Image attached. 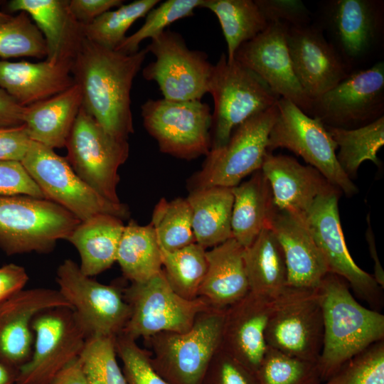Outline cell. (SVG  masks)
Listing matches in <instances>:
<instances>
[{
    "mask_svg": "<svg viewBox=\"0 0 384 384\" xmlns=\"http://www.w3.org/2000/svg\"><path fill=\"white\" fill-rule=\"evenodd\" d=\"M161 252L162 270L173 290L186 299L198 297L207 271L206 250L194 242L176 250Z\"/></svg>",
    "mask_w": 384,
    "mask_h": 384,
    "instance_id": "cell-36",
    "label": "cell"
},
{
    "mask_svg": "<svg viewBox=\"0 0 384 384\" xmlns=\"http://www.w3.org/2000/svg\"><path fill=\"white\" fill-rule=\"evenodd\" d=\"M208 92L214 102L210 149L225 145L238 125L280 98L252 71L235 59L228 61L224 53L213 65Z\"/></svg>",
    "mask_w": 384,
    "mask_h": 384,
    "instance_id": "cell-5",
    "label": "cell"
},
{
    "mask_svg": "<svg viewBox=\"0 0 384 384\" xmlns=\"http://www.w3.org/2000/svg\"><path fill=\"white\" fill-rule=\"evenodd\" d=\"M200 8L208 9L218 18L227 44L230 62L238 48L254 38L269 25L255 0H203Z\"/></svg>",
    "mask_w": 384,
    "mask_h": 384,
    "instance_id": "cell-34",
    "label": "cell"
},
{
    "mask_svg": "<svg viewBox=\"0 0 384 384\" xmlns=\"http://www.w3.org/2000/svg\"><path fill=\"white\" fill-rule=\"evenodd\" d=\"M21 164L40 188L46 199L62 206L80 221L99 214L127 218L129 208L112 202L85 183L65 158L54 150L32 141Z\"/></svg>",
    "mask_w": 384,
    "mask_h": 384,
    "instance_id": "cell-8",
    "label": "cell"
},
{
    "mask_svg": "<svg viewBox=\"0 0 384 384\" xmlns=\"http://www.w3.org/2000/svg\"><path fill=\"white\" fill-rule=\"evenodd\" d=\"M160 2L159 0H136L108 11L84 26L87 39L111 50H116L126 38V32L139 18Z\"/></svg>",
    "mask_w": 384,
    "mask_h": 384,
    "instance_id": "cell-38",
    "label": "cell"
},
{
    "mask_svg": "<svg viewBox=\"0 0 384 384\" xmlns=\"http://www.w3.org/2000/svg\"><path fill=\"white\" fill-rule=\"evenodd\" d=\"M117 356L127 384H169L153 368L149 350L122 334L115 337Z\"/></svg>",
    "mask_w": 384,
    "mask_h": 384,
    "instance_id": "cell-44",
    "label": "cell"
},
{
    "mask_svg": "<svg viewBox=\"0 0 384 384\" xmlns=\"http://www.w3.org/2000/svg\"><path fill=\"white\" fill-rule=\"evenodd\" d=\"M28 275L22 266L7 264L0 267V302L24 289Z\"/></svg>",
    "mask_w": 384,
    "mask_h": 384,
    "instance_id": "cell-50",
    "label": "cell"
},
{
    "mask_svg": "<svg viewBox=\"0 0 384 384\" xmlns=\"http://www.w3.org/2000/svg\"><path fill=\"white\" fill-rule=\"evenodd\" d=\"M111 50L85 38L73 60L82 107L111 135L128 139L134 132L130 92L146 55Z\"/></svg>",
    "mask_w": 384,
    "mask_h": 384,
    "instance_id": "cell-1",
    "label": "cell"
},
{
    "mask_svg": "<svg viewBox=\"0 0 384 384\" xmlns=\"http://www.w3.org/2000/svg\"><path fill=\"white\" fill-rule=\"evenodd\" d=\"M314 22L351 71L375 58L383 48V1H324L320 2Z\"/></svg>",
    "mask_w": 384,
    "mask_h": 384,
    "instance_id": "cell-6",
    "label": "cell"
},
{
    "mask_svg": "<svg viewBox=\"0 0 384 384\" xmlns=\"http://www.w3.org/2000/svg\"><path fill=\"white\" fill-rule=\"evenodd\" d=\"M268 227L275 235L284 256L287 286L316 288L329 269L305 216L274 208Z\"/></svg>",
    "mask_w": 384,
    "mask_h": 384,
    "instance_id": "cell-23",
    "label": "cell"
},
{
    "mask_svg": "<svg viewBox=\"0 0 384 384\" xmlns=\"http://www.w3.org/2000/svg\"><path fill=\"white\" fill-rule=\"evenodd\" d=\"M201 384H260L256 373L221 347L211 360Z\"/></svg>",
    "mask_w": 384,
    "mask_h": 384,
    "instance_id": "cell-45",
    "label": "cell"
},
{
    "mask_svg": "<svg viewBox=\"0 0 384 384\" xmlns=\"http://www.w3.org/2000/svg\"><path fill=\"white\" fill-rule=\"evenodd\" d=\"M14 384H16V383H14Z\"/></svg>",
    "mask_w": 384,
    "mask_h": 384,
    "instance_id": "cell-56",
    "label": "cell"
},
{
    "mask_svg": "<svg viewBox=\"0 0 384 384\" xmlns=\"http://www.w3.org/2000/svg\"><path fill=\"white\" fill-rule=\"evenodd\" d=\"M287 40L294 74L311 102L352 72L314 21L288 27Z\"/></svg>",
    "mask_w": 384,
    "mask_h": 384,
    "instance_id": "cell-20",
    "label": "cell"
},
{
    "mask_svg": "<svg viewBox=\"0 0 384 384\" xmlns=\"http://www.w3.org/2000/svg\"><path fill=\"white\" fill-rule=\"evenodd\" d=\"M287 29V26L279 22L269 23L262 32L238 48L234 59L255 73L280 98L291 101L309 116L311 101L294 74Z\"/></svg>",
    "mask_w": 384,
    "mask_h": 384,
    "instance_id": "cell-19",
    "label": "cell"
},
{
    "mask_svg": "<svg viewBox=\"0 0 384 384\" xmlns=\"http://www.w3.org/2000/svg\"><path fill=\"white\" fill-rule=\"evenodd\" d=\"M58 290L69 303L88 337L120 334L130 315L123 289L84 274L78 265L65 260L56 272Z\"/></svg>",
    "mask_w": 384,
    "mask_h": 384,
    "instance_id": "cell-15",
    "label": "cell"
},
{
    "mask_svg": "<svg viewBox=\"0 0 384 384\" xmlns=\"http://www.w3.org/2000/svg\"><path fill=\"white\" fill-rule=\"evenodd\" d=\"M384 62L353 70L311 102L310 117L324 124L356 129L383 117Z\"/></svg>",
    "mask_w": 384,
    "mask_h": 384,
    "instance_id": "cell-18",
    "label": "cell"
},
{
    "mask_svg": "<svg viewBox=\"0 0 384 384\" xmlns=\"http://www.w3.org/2000/svg\"><path fill=\"white\" fill-rule=\"evenodd\" d=\"M78 358L60 370L50 384H88Z\"/></svg>",
    "mask_w": 384,
    "mask_h": 384,
    "instance_id": "cell-52",
    "label": "cell"
},
{
    "mask_svg": "<svg viewBox=\"0 0 384 384\" xmlns=\"http://www.w3.org/2000/svg\"><path fill=\"white\" fill-rule=\"evenodd\" d=\"M321 384H384V340L351 358Z\"/></svg>",
    "mask_w": 384,
    "mask_h": 384,
    "instance_id": "cell-43",
    "label": "cell"
},
{
    "mask_svg": "<svg viewBox=\"0 0 384 384\" xmlns=\"http://www.w3.org/2000/svg\"><path fill=\"white\" fill-rule=\"evenodd\" d=\"M124 228L122 219L99 214L81 221L74 229L66 240L78 250L84 274L92 277L112 267Z\"/></svg>",
    "mask_w": 384,
    "mask_h": 384,
    "instance_id": "cell-29",
    "label": "cell"
},
{
    "mask_svg": "<svg viewBox=\"0 0 384 384\" xmlns=\"http://www.w3.org/2000/svg\"><path fill=\"white\" fill-rule=\"evenodd\" d=\"M260 170L270 184L274 207L301 216L332 186L316 169L287 155L267 152Z\"/></svg>",
    "mask_w": 384,
    "mask_h": 384,
    "instance_id": "cell-24",
    "label": "cell"
},
{
    "mask_svg": "<svg viewBox=\"0 0 384 384\" xmlns=\"http://www.w3.org/2000/svg\"><path fill=\"white\" fill-rule=\"evenodd\" d=\"M116 262L130 282L146 281L162 270L161 248L151 223L139 225L132 220L124 225Z\"/></svg>",
    "mask_w": 384,
    "mask_h": 384,
    "instance_id": "cell-33",
    "label": "cell"
},
{
    "mask_svg": "<svg viewBox=\"0 0 384 384\" xmlns=\"http://www.w3.org/2000/svg\"><path fill=\"white\" fill-rule=\"evenodd\" d=\"M203 0H168L154 7L146 15L144 24L135 33L126 37L115 50L124 53L139 50L140 43L154 38L164 32L172 23L193 15Z\"/></svg>",
    "mask_w": 384,
    "mask_h": 384,
    "instance_id": "cell-42",
    "label": "cell"
},
{
    "mask_svg": "<svg viewBox=\"0 0 384 384\" xmlns=\"http://www.w3.org/2000/svg\"><path fill=\"white\" fill-rule=\"evenodd\" d=\"M196 242L206 250L232 238V188H194L186 198Z\"/></svg>",
    "mask_w": 384,
    "mask_h": 384,
    "instance_id": "cell-31",
    "label": "cell"
},
{
    "mask_svg": "<svg viewBox=\"0 0 384 384\" xmlns=\"http://www.w3.org/2000/svg\"><path fill=\"white\" fill-rule=\"evenodd\" d=\"M273 299L250 292L225 311L220 347L256 373L267 350Z\"/></svg>",
    "mask_w": 384,
    "mask_h": 384,
    "instance_id": "cell-22",
    "label": "cell"
},
{
    "mask_svg": "<svg viewBox=\"0 0 384 384\" xmlns=\"http://www.w3.org/2000/svg\"><path fill=\"white\" fill-rule=\"evenodd\" d=\"M65 146L75 173L102 197L120 203L118 169L129 156L127 139L109 134L82 106Z\"/></svg>",
    "mask_w": 384,
    "mask_h": 384,
    "instance_id": "cell-10",
    "label": "cell"
},
{
    "mask_svg": "<svg viewBox=\"0 0 384 384\" xmlns=\"http://www.w3.org/2000/svg\"><path fill=\"white\" fill-rule=\"evenodd\" d=\"M277 104L250 117L233 131L225 145L210 150L194 177L193 189L233 188L261 169L269 135L278 115Z\"/></svg>",
    "mask_w": 384,
    "mask_h": 384,
    "instance_id": "cell-12",
    "label": "cell"
},
{
    "mask_svg": "<svg viewBox=\"0 0 384 384\" xmlns=\"http://www.w3.org/2000/svg\"><path fill=\"white\" fill-rule=\"evenodd\" d=\"M325 127L339 148L337 161L351 179L364 161L380 166L377 153L384 145V116L356 129Z\"/></svg>",
    "mask_w": 384,
    "mask_h": 384,
    "instance_id": "cell-35",
    "label": "cell"
},
{
    "mask_svg": "<svg viewBox=\"0 0 384 384\" xmlns=\"http://www.w3.org/2000/svg\"><path fill=\"white\" fill-rule=\"evenodd\" d=\"M146 48L155 60L144 68L142 75L157 83L164 99L201 100L208 92L213 65L206 53L189 49L178 33L166 29Z\"/></svg>",
    "mask_w": 384,
    "mask_h": 384,
    "instance_id": "cell-17",
    "label": "cell"
},
{
    "mask_svg": "<svg viewBox=\"0 0 384 384\" xmlns=\"http://www.w3.org/2000/svg\"><path fill=\"white\" fill-rule=\"evenodd\" d=\"M130 308L122 334L134 340L146 339L162 332L183 333L208 304L201 297L189 300L176 293L163 270L149 279L131 282L123 289Z\"/></svg>",
    "mask_w": 384,
    "mask_h": 384,
    "instance_id": "cell-7",
    "label": "cell"
},
{
    "mask_svg": "<svg viewBox=\"0 0 384 384\" xmlns=\"http://www.w3.org/2000/svg\"><path fill=\"white\" fill-rule=\"evenodd\" d=\"M74 18L82 25L92 23L104 13L123 4L122 0H69Z\"/></svg>",
    "mask_w": 384,
    "mask_h": 384,
    "instance_id": "cell-49",
    "label": "cell"
},
{
    "mask_svg": "<svg viewBox=\"0 0 384 384\" xmlns=\"http://www.w3.org/2000/svg\"><path fill=\"white\" fill-rule=\"evenodd\" d=\"M243 262L250 292L274 299L284 289L287 271L282 247L269 228L243 248Z\"/></svg>",
    "mask_w": 384,
    "mask_h": 384,
    "instance_id": "cell-32",
    "label": "cell"
},
{
    "mask_svg": "<svg viewBox=\"0 0 384 384\" xmlns=\"http://www.w3.org/2000/svg\"><path fill=\"white\" fill-rule=\"evenodd\" d=\"M0 195L45 198L21 162L11 161H0Z\"/></svg>",
    "mask_w": 384,
    "mask_h": 384,
    "instance_id": "cell-47",
    "label": "cell"
},
{
    "mask_svg": "<svg viewBox=\"0 0 384 384\" xmlns=\"http://www.w3.org/2000/svg\"><path fill=\"white\" fill-rule=\"evenodd\" d=\"M323 336L322 309L316 288L287 286L272 301L265 330L267 346L317 363Z\"/></svg>",
    "mask_w": 384,
    "mask_h": 384,
    "instance_id": "cell-11",
    "label": "cell"
},
{
    "mask_svg": "<svg viewBox=\"0 0 384 384\" xmlns=\"http://www.w3.org/2000/svg\"><path fill=\"white\" fill-rule=\"evenodd\" d=\"M269 23H282L288 27L307 25L312 15L299 0H255Z\"/></svg>",
    "mask_w": 384,
    "mask_h": 384,
    "instance_id": "cell-46",
    "label": "cell"
},
{
    "mask_svg": "<svg viewBox=\"0 0 384 384\" xmlns=\"http://www.w3.org/2000/svg\"><path fill=\"white\" fill-rule=\"evenodd\" d=\"M73 60L51 63L0 60V87L22 107L58 95L75 84Z\"/></svg>",
    "mask_w": 384,
    "mask_h": 384,
    "instance_id": "cell-26",
    "label": "cell"
},
{
    "mask_svg": "<svg viewBox=\"0 0 384 384\" xmlns=\"http://www.w3.org/2000/svg\"><path fill=\"white\" fill-rule=\"evenodd\" d=\"M82 106L80 86L25 107L23 124L32 141L53 149L65 146L75 119Z\"/></svg>",
    "mask_w": 384,
    "mask_h": 384,
    "instance_id": "cell-28",
    "label": "cell"
},
{
    "mask_svg": "<svg viewBox=\"0 0 384 384\" xmlns=\"http://www.w3.org/2000/svg\"><path fill=\"white\" fill-rule=\"evenodd\" d=\"M151 224L162 250L174 251L196 242L186 198H161L154 207Z\"/></svg>",
    "mask_w": 384,
    "mask_h": 384,
    "instance_id": "cell-37",
    "label": "cell"
},
{
    "mask_svg": "<svg viewBox=\"0 0 384 384\" xmlns=\"http://www.w3.org/2000/svg\"><path fill=\"white\" fill-rule=\"evenodd\" d=\"M12 17H13V16L10 15V14H5L4 12L0 11V24H2L4 23H5V22H7Z\"/></svg>",
    "mask_w": 384,
    "mask_h": 384,
    "instance_id": "cell-55",
    "label": "cell"
},
{
    "mask_svg": "<svg viewBox=\"0 0 384 384\" xmlns=\"http://www.w3.org/2000/svg\"><path fill=\"white\" fill-rule=\"evenodd\" d=\"M80 222L48 199L0 195V248L8 255L48 253Z\"/></svg>",
    "mask_w": 384,
    "mask_h": 384,
    "instance_id": "cell-4",
    "label": "cell"
},
{
    "mask_svg": "<svg viewBox=\"0 0 384 384\" xmlns=\"http://www.w3.org/2000/svg\"><path fill=\"white\" fill-rule=\"evenodd\" d=\"M25 107L18 104L0 87V127H16L23 124Z\"/></svg>",
    "mask_w": 384,
    "mask_h": 384,
    "instance_id": "cell-51",
    "label": "cell"
},
{
    "mask_svg": "<svg viewBox=\"0 0 384 384\" xmlns=\"http://www.w3.org/2000/svg\"><path fill=\"white\" fill-rule=\"evenodd\" d=\"M225 309L208 307L186 332H162L144 339L153 368L169 384H201L220 348Z\"/></svg>",
    "mask_w": 384,
    "mask_h": 384,
    "instance_id": "cell-3",
    "label": "cell"
},
{
    "mask_svg": "<svg viewBox=\"0 0 384 384\" xmlns=\"http://www.w3.org/2000/svg\"><path fill=\"white\" fill-rule=\"evenodd\" d=\"M366 240L369 247L370 254L374 261V275L373 277L378 284L382 288H384V271L382 268L379 259L378 257L375 239L372 233L370 226H368L366 234Z\"/></svg>",
    "mask_w": 384,
    "mask_h": 384,
    "instance_id": "cell-53",
    "label": "cell"
},
{
    "mask_svg": "<svg viewBox=\"0 0 384 384\" xmlns=\"http://www.w3.org/2000/svg\"><path fill=\"white\" fill-rule=\"evenodd\" d=\"M31 356L18 369L16 384H50L57 374L78 358L88 335L72 307L46 309L32 323Z\"/></svg>",
    "mask_w": 384,
    "mask_h": 384,
    "instance_id": "cell-14",
    "label": "cell"
},
{
    "mask_svg": "<svg viewBox=\"0 0 384 384\" xmlns=\"http://www.w3.org/2000/svg\"><path fill=\"white\" fill-rule=\"evenodd\" d=\"M18 370L0 360V384L16 383Z\"/></svg>",
    "mask_w": 384,
    "mask_h": 384,
    "instance_id": "cell-54",
    "label": "cell"
},
{
    "mask_svg": "<svg viewBox=\"0 0 384 384\" xmlns=\"http://www.w3.org/2000/svg\"><path fill=\"white\" fill-rule=\"evenodd\" d=\"M115 338L92 336L79 356L88 384H127L117 360Z\"/></svg>",
    "mask_w": 384,
    "mask_h": 384,
    "instance_id": "cell-39",
    "label": "cell"
},
{
    "mask_svg": "<svg viewBox=\"0 0 384 384\" xmlns=\"http://www.w3.org/2000/svg\"><path fill=\"white\" fill-rule=\"evenodd\" d=\"M338 191L331 186L319 194L305 215L306 223L326 260L329 272L345 279L370 309L380 311L383 306V289L372 274L355 263L349 253L340 222Z\"/></svg>",
    "mask_w": 384,
    "mask_h": 384,
    "instance_id": "cell-16",
    "label": "cell"
},
{
    "mask_svg": "<svg viewBox=\"0 0 384 384\" xmlns=\"http://www.w3.org/2000/svg\"><path fill=\"white\" fill-rule=\"evenodd\" d=\"M349 287L345 279L329 272L316 288L324 323L317 361L322 382L351 358L384 340V315L361 305Z\"/></svg>",
    "mask_w": 384,
    "mask_h": 384,
    "instance_id": "cell-2",
    "label": "cell"
},
{
    "mask_svg": "<svg viewBox=\"0 0 384 384\" xmlns=\"http://www.w3.org/2000/svg\"><path fill=\"white\" fill-rule=\"evenodd\" d=\"M277 105L278 115L269 135L267 152L277 148L289 149L346 195L357 193L355 184L337 161L338 146L325 125L288 100L279 98Z\"/></svg>",
    "mask_w": 384,
    "mask_h": 384,
    "instance_id": "cell-9",
    "label": "cell"
},
{
    "mask_svg": "<svg viewBox=\"0 0 384 384\" xmlns=\"http://www.w3.org/2000/svg\"><path fill=\"white\" fill-rule=\"evenodd\" d=\"M260 384H321L317 363L267 348L256 372Z\"/></svg>",
    "mask_w": 384,
    "mask_h": 384,
    "instance_id": "cell-41",
    "label": "cell"
},
{
    "mask_svg": "<svg viewBox=\"0 0 384 384\" xmlns=\"http://www.w3.org/2000/svg\"><path fill=\"white\" fill-rule=\"evenodd\" d=\"M69 0H12L8 9L24 11L42 33L47 46L46 60H73L83 39L84 26L72 14Z\"/></svg>",
    "mask_w": 384,
    "mask_h": 384,
    "instance_id": "cell-25",
    "label": "cell"
},
{
    "mask_svg": "<svg viewBox=\"0 0 384 384\" xmlns=\"http://www.w3.org/2000/svg\"><path fill=\"white\" fill-rule=\"evenodd\" d=\"M243 248L231 238L206 250L207 271L198 297L210 307L225 309L250 292Z\"/></svg>",
    "mask_w": 384,
    "mask_h": 384,
    "instance_id": "cell-27",
    "label": "cell"
},
{
    "mask_svg": "<svg viewBox=\"0 0 384 384\" xmlns=\"http://www.w3.org/2000/svg\"><path fill=\"white\" fill-rule=\"evenodd\" d=\"M144 126L161 151L184 159L209 153L212 113L201 100H148L141 107Z\"/></svg>",
    "mask_w": 384,
    "mask_h": 384,
    "instance_id": "cell-13",
    "label": "cell"
},
{
    "mask_svg": "<svg viewBox=\"0 0 384 384\" xmlns=\"http://www.w3.org/2000/svg\"><path fill=\"white\" fill-rule=\"evenodd\" d=\"M232 238L242 247L249 246L268 227L274 209L270 184L261 171L232 188Z\"/></svg>",
    "mask_w": 384,
    "mask_h": 384,
    "instance_id": "cell-30",
    "label": "cell"
},
{
    "mask_svg": "<svg viewBox=\"0 0 384 384\" xmlns=\"http://www.w3.org/2000/svg\"><path fill=\"white\" fill-rule=\"evenodd\" d=\"M47 56L45 38L24 11L0 24V58L33 57L42 59Z\"/></svg>",
    "mask_w": 384,
    "mask_h": 384,
    "instance_id": "cell-40",
    "label": "cell"
},
{
    "mask_svg": "<svg viewBox=\"0 0 384 384\" xmlns=\"http://www.w3.org/2000/svg\"><path fill=\"white\" fill-rule=\"evenodd\" d=\"M32 140L26 126L0 127V161L21 162Z\"/></svg>",
    "mask_w": 384,
    "mask_h": 384,
    "instance_id": "cell-48",
    "label": "cell"
},
{
    "mask_svg": "<svg viewBox=\"0 0 384 384\" xmlns=\"http://www.w3.org/2000/svg\"><path fill=\"white\" fill-rule=\"evenodd\" d=\"M69 306L58 289H23L0 302V360L18 370L30 359L33 348L32 323L40 312Z\"/></svg>",
    "mask_w": 384,
    "mask_h": 384,
    "instance_id": "cell-21",
    "label": "cell"
}]
</instances>
